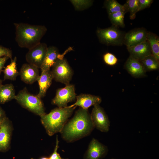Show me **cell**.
Instances as JSON below:
<instances>
[{"label":"cell","mask_w":159,"mask_h":159,"mask_svg":"<svg viewBox=\"0 0 159 159\" xmlns=\"http://www.w3.org/2000/svg\"><path fill=\"white\" fill-rule=\"evenodd\" d=\"M94 128L88 109L80 107L67 121L60 133L64 140L72 143L89 135Z\"/></svg>","instance_id":"cell-1"},{"label":"cell","mask_w":159,"mask_h":159,"mask_svg":"<svg viewBox=\"0 0 159 159\" xmlns=\"http://www.w3.org/2000/svg\"><path fill=\"white\" fill-rule=\"evenodd\" d=\"M14 25L16 41L20 47L28 49L40 43L47 31L44 25L23 23H15Z\"/></svg>","instance_id":"cell-2"},{"label":"cell","mask_w":159,"mask_h":159,"mask_svg":"<svg viewBox=\"0 0 159 159\" xmlns=\"http://www.w3.org/2000/svg\"><path fill=\"white\" fill-rule=\"evenodd\" d=\"M76 107H57L41 117V121L50 136L60 132Z\"/></svg>","instance_id":"cell-3"},{"label":"cell","mask_w":159,"mask_h":159,"mask_svg":"<svg viewBox=\"0 0 159 159\" xmlns=\"http://www.w3.org/2000/svg\"><path fill=\"white\" fill-rule=\"evenodd\" d=\"M21 106L40 117L46 114L41 99L30 93L25 87L14 98Z\"/></svg>","instance_id":"cell-4"},{"label":"cell","mask_w":159,"mask_h":159,"mask_svg":"<svg viewBox=\"0 0 159 159\" xmlns=\"http://www.w3.org/2000/svg\"><path fill=\"white\" fill-rule=\"evenodd\" d=\"M96 34L100 42L107 46H121L126 33L118 28L112 26L105 29L98 28Z\"/></svg>","instance_id":"cell-5"},{"label":"cell","mask_w":159,"mask_h":159,"mask_svg":"<svg viewBox=\"0 0 159 159\" xmlns=\"http://www.w3.org/2000/svg\"><path fill=\"white\" fill-rule=\"evenodd\" d=\"M52 67L51 72L55 80L66 85L69 84L73 72L66 59H59Z\"/></svg>","instance_id":"cell-6"},{"label":"cell","mask_w":159,"mask_h":159,"mask_svg":"<svg viewBox=\"0 0 159 159\" xmlns=\"http://www.w3.org/2000/svg\"><path fill=\"white\" fill-rule=\"evenodd\" d=\"M76 96L74 86L69 84L57 90L52 103L58 107H66L67 106L68 103L76 99Z\"/></svg>","instance_id":"cell-7"},{"label":"cell","mask_w":159,"mask_h":159,"mask_svg":"<svg viewBox=\"0 0 159 159\" xmlns=\"http://www.w3.org/2000/svg\"><path fill=\"white\" fill-rule=\"evenodd\" d=\"M90 115L95 128L102 132L109 131L110 121L104 109L99 104L94 106Z\"/></svg>","instance_id":"cell-8"},{"label":"cell","mask_w":159,"mask_h":159,"mask_svg":"<svg viewBox=\"0 0 159 159\" xmlns=\"http://www.w3.org/2000/svg\"><path fill=\"white\" fill-rule=\"evenodd\" d=\"M48 47L47 44L40 42L29 49L25 56L26 62L40 68L46 54Z\"/></svg>","instance_id":"cell-9"},{"label":"cell","mask_w":159,"mask_h":159,"mask_svg":"<svg viewBox=\"0 0 159 159\" xmlns=\"http://www.w3.org/2000/svg\"><path fill=\"white\" fill-rule=\"evenodd\" d=\"M108 149L107 146L93 138L90 141L84 157V159H100L107 155Z\"/></svg>","instance_id":"cell-10"},{"label":"cell","mask_w":159,"mask_h":159,"mask_svg":"<svg viewBox=\"0 0 159 159\" xmlns=\"http://www.w3.org/2000/svg\"><path fill=\"white\" fill-rule=\"evenodd\" d=\"M148 31L143 27L132 29L126 33L124 37L123 44L127 47L136 45L146 41Z\"/></svg>","instance_id":"cell-11"},{"label":"cell","mask_w":159,"mask_h":159,"mask_svg":"<svg viewBox=\"0 0 159 159\" xmlns=\"http://www.w3.org/2000/svg\"><path fill=\"white\" fill-rule=\"evenodd\" d=\"M39 69L37 67L28 63L23 64L19 72L22 81L29 84L37 81L40 75Z\"/></svg>","instance_id":"cell-12"},{"label":"cell","mask_w":159,"mask_h":159,"mask_svg":"<svg viewBox=\"0 0 159 159\" xmlns=\"http://www.w3.org/2000/svg\"><path fill=\"white\" fill-rule=\"evenodd\" d=\"M76 100L74 103L67 107H72L78 106L83 109H88L92 106L100 105L102 102L100 96L86 94H81L76 96Z\"/></svg>","instance_id":"cell-13"},{"label":"cell","mask_w":159,"mask_h":159,"mask_svg":"<svg viewBox=\"0 0 159 159\" xmlns=\"http://www.w3.org/2000/svg\"><path fill=\"white\" fill-rule=\"evenodd\" d=\"M124 67L129 74L135 78L146 76V72L140 61L130 56L125 63Z\"/></svg>","instance_id":"cell-14"},{"label":"cell","mask_w":159,"mask_h":159,"mask_svg":"<svg viewBox=\"0 0 159 159\" xmlns=\"http://www.w3.org/2000/svg\"><path fill=\"white\" fill-rule=\"evenodd\" d=\"M127 48L129 53L130 56L139 61L152 55L149 45L147 41L135 46L127 47Z\"/></svg>","instance_id":"cell-15"},{"label":"cell","mask_w":159,"mask_h":159,"mask_svg":"<svg viewBox=\"0 0 159 159\" xmlns=\"http://www.w3.org/2000/svg\"><path fill=\"white\" fill-rule=\"evenodd\" d=\"M62 57H63V55L59 54L56 47L53 46L48 47L44 59L40 68L41 70H50V68L57 60Z\"/></svg>","instance_id":"cell-16"},{"label":"cell","mask_w":159,"mask_h":159,"mask_svg":"<svg viewBox=\"0 0 159 159\" xmlns=\"http://www.w3.org/2000/svg\"><path fill=\"white\" fill-rule=\"evenodd\" d=\"M11 127L6 117L0 124V151L7 150L9 146L11 135Z\"/></svg>","instance_id":"cell-17"},{"label":"cell","mask_w":159,"mask_h":159,"mask_svg":"<svg viewBox=\"0 0 159 159\" xmlns=\"http://www.w3.org/2000/svg\"><path fill=\"white\" fill-rule=\"evenodd\" d=\"M53 79L51 71L41 70V73L37 81L39 87V92L37 95L40 98L46 95L48 89L51 85Z\"/></svg>","instance_id":"cell-18"},{"label":"cell","mask_w":159,"mask_h":159,"mask_svg":"<svg viewBox=\"0 0 159 159\" xmlns=\"http://www.w3.org/2000/svg\"><path fill=\"white\" fill-rule=\"evenodd\" d=\"M15 91L12 84L2 85L0 88V103L4 104L14 99Z\"/></svg>","instance_id":"cell-19"},{"label":"cell","mask_w":159,"mask_h":159,"mask_svg":"<svg viewBox=\"0 0 159 159\" xmlns=\"http://www.w3.org/2000/svg\"><path fill=\"white\" fill-rule=\"evenodd\" d=\"M17 58L15 57L11 60L10 64L5 68L3 71L4 74V80H16L17 76L19 74L16 66Z\"/></svg>","instance_id":"cell-20"},{"label":"cell","mask_w":159,"mask_h":159,"mask_svg":"<svg viewBox=\"0 0 159 159\" xmlns=\"http://www.w3.org/2000/svg\"><path fill=\"white\" fill-rule=\"evenodd\" d=\"M150 46L152 55L159 60V37L156 34L148 32L146 38Z\"/></svg>","instance_id":"cell-21"},{"label":"cell","mask_w":159,"mask_h":159,"mask_svg":"<svg viewBox=\"0 0 159 159\" xmlns=\"http://www.w3.org/2000/svg\"><path fill=\"white\" fill-rule=\"evenodd\" d=\"M146 72L156 70L159 68V60L152 55L148 56L140 61Z\"/></svg>","instance_id":"cell-22"},{"label":"cell","mask_w":159,"mask_h":159,"mask_svg":"<svg viewBox=\"0 0 159 159\" xmlns=\"http://www.w3.org/2000/svg\"><path fill=\"white\" fill-rule=\"evenodd\" d=\"M125 13L123 11L117 12L108 14V18L112 26L117 28H124V18Z\"/></svg>","instance_id":"cell-23"},{"label":"cell","mask_w":159,"mask_h":159,"mask_svg":"<svg viewBox=\"0 0 159 159\" xmlns=\"http://www.w3.org/2000/svg\"><path fill=\"white\" fill-rule=\"evenodd\" d=\"M123 5L125 13L129 12L130 19H134L136 13L139 11L138 0H127Z\"/></svg>","instance_id":"cell-24"},{"label":"cell","mask_w":159,"mask_h":159,"mask_svg":"<svg viewBox=\"0 0 159 159\" xmlns=\"http://www.w3.org/2000/svg\"><path fill=\"white\" fill-rule=\"evenodd\" d=\"M104 6L108 14L118 11L124 12L123 5L121 4L116 0H105Z\"/></svg>","instance_id":"cell-25"},{"label":"cell","mask_w":159,"mask_h":159,"mask_svg":"<svg viewBox=\"0 0 159 159\" xmlns=\"http://www.w3.org/2000/svg\"><path fill=\"white\" fill-rule=\"evenodd\" d=\"M76 10H82L89 7L92 6L93 1L92 0H70Z\"/></svg>","instance_id":"cell-26"},{"label":"cell","mask_w":159,"mask_h":159,"mask_svg":"<svg viewBox=\"0 0 159 159\" xmlns=\"http://www.w3.org/2000/svg\"><path fill=\"white\" fill-rule=\"evenodd\" d=\"M103 59L106 64L111 66L116 65L118 61L114 55L110 52L106 53L103 55Z\"/></svg>","instance_id":"cell-27"},{"label":"cell","mask_w":159,"mask_h":159,"mask_svg":"<svg viewBox=\"0 0 159 159\" xmlns=\"http://www.w3.org/2000/svg\"><path fill=\"white\" fill-rule=\"evenodd\" d=\"M153 2V0H138L139 11L149 8Z\"/></svg>","instance_id":"cell-28"},{"label":"cell","mask_w":159,"mask_h":159,"mask_svg":"<svg viewBox=\"0 0 159 159\" xmlns=\"http://www.w3.org/2000/svg\"><path fill=\"white\" fill-rule=\"evenodd\" d=\"M12 52L9 49L0 45V58L7 57L12 59Z\"/></svg>","instance_id":"cell-29"},{"label":"cell","mask_w":159,"mask_h":159,"mask_svg":"<svg viewBox=\"0 0 159 159\" xmlns=\"http://www.w3.org/2000/svg\"><path fill=\"white\" fill-rule=\"evenodd\" d=\"M59 141L58 139V135H57L56 138V145L54 151L50 157V159H68L67 158H62L60 155L57 153V150L59 148Z\"/></svg>","instance_id":"cell-30"},{"label":"cell","mask_w":159,"mask_h":159,"mask_svg":"<svg viewBox=\"0 0 159 159\" xmlns=\"http://www.w3.org/2000/svg\"><path fill=\"white\" fill-rule=\"evenodd\" d=\"M9 58V57L6 56L0 58V74L3 71L5 63Z\"/></svg>","instance_id":"cell-31"},{"label":"cell","mask_w":159,"mask_h":159,"mask_svg":"<svg viewBox=\"0 0 159 159\" xmlns=\"http://www.w3.org/2000/svg\"><path fill=\"white\" fill-rule=\"evenodd\" d=\"M6 118L4 112L0 107V124Z\"/></svg>","instance_id":"cell-32"},{"label":"cell","mask_w":159,"mask_h":159,"mask_svg":"<svg viewBox=\"0 0 159 159\" xmlns=\"http://www.w3.org/2000/svg\"><path fill=\"white\" fill-rule=\"evenodd\" d=\"M31 159H35L33 158H32ZM40 159H50L49 158H47V157H42L40 158Z\"/></svg>","instance_id":"cell-33"},{"label":"cell","mask_w":159,"mask_h":159,"mask_svg":"<svg viewBox=\"0 0 159 159\" xmlns=\"http://www.w3.org/2000/svg\"><path fill=\"white\" fill-rule=\"evenodd\" d=\"M2 81L0 79V88L2 86Z\"/></svg>","instance_id":"cell-34"},{"label":"cell","mask_w":159,"mask_h":159,"mask_svg":"<svg viewBox=\"0 0 159 159\" xmlns=\"http://www.w3.org/2000/svg\"><path fill=\"white\" fill-rule=\"evenodd\" d=\"M115 159V158H112V159Z\"/></svg>","instance_id":"cell-35"}]
</instances>
